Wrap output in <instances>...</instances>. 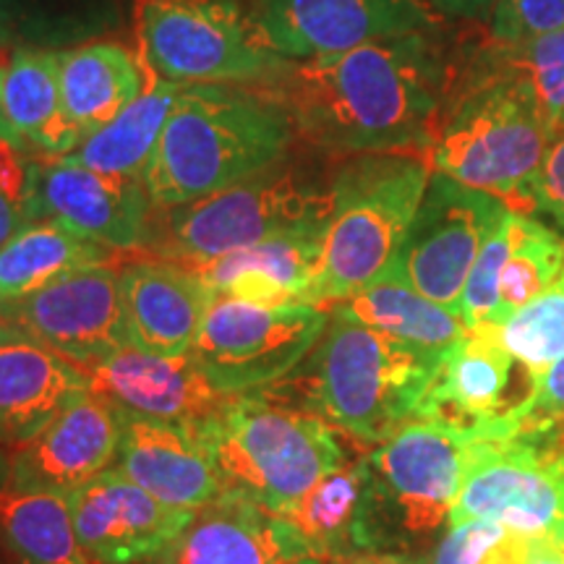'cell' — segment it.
<instances>
[{"label":"cell","mask_w":564,"mask_h":564,"mask_svg":"<svg viewBox=\"0 0 564 564\" xmlns=\"http://www.w3.org/2000/svg\"><path fill=\"white\" fill-rule=\"evenodd\" d=\"M474 447V429L413 415L366 455L377 552L411 549L447 525Z\"/></svg>","instance_id":"52a82bcc"},{"label":"cell","mask_w":564,"mask_h":564,"mask_svg":"<svg viewBox=\"0 0 564 564\" xmlns=\"http://www.w3.org/2000/svg\"><path fill=\"white\" fill-rule=\"evenodd\" d=\"M531 199L533 209L544 212L564 228V137L549 147L531 183Z\"/></svg>","instance_id":"ab89813d"},{"label":"cell","mask_w":564,"mask_h":564,"mask_svg":"<svg viewBox=\"0 0 564 564\" xmlns=\"http://www.w3.org/2000/svg\"><path fill=\"white\" fill-rule=\"evenodd\" d=\"M3 108L19 137L47 158H63L82 144L63 108L58 53H13L3 74Z\"/></svg>","instance_id":"4316f807"},{"label":"cell","mask_w":564,"mask_h":564,"mask_svg":"<svg viewBox=\"0 0 564 564\" xmlns=\"http://www.w3.org/2000/svg\"><path fill=\"white\" fill-rule=\"evenodd\" d=\"M512 215L514 212H507L497 228L491 230V236L486 238L481 251H478L474 270H470L468 280H465L460 299V319L468 329L491 324L494 312H497L499 274H502V267L507 262V253H510L512 241Z\"/></svg>","instance_id":"d590c367"},{"label":"cell","mask_w":564,"mask_h":564,"mask_svg":"<svg viewBox=\"0 0 564 564\" xmlns=\"http://www.w3.org/2000/svg\"><path fill=\"white\" fill-rule=\"evenodd\" d=\"M468 70L507 84L535 110L549 137H564V30L514 42L486 37Z\"/></svg>","instance_id":"484cf974"},{"label":"cell","mask_w":564,"mask_h":564,"mask_svg":"<svg viewBox=\"0 0 564 564\" xmlns=\"http://www.w3.org/2000/svg\"><path fill=\"white\" fill-rule=\"evenodd\" d=\"M272 84L295 131L324 152L340 158L421 152L432 158L457 74L440 37L419 32L295 61Z\"/></svg>","instance_id":"6da1fadb"},{"label":"cell","mask_w":564,"mask_h":564,"mask_svg":"<svg viewBox=\"0 0 564 564\" xmlns=\"http://www.w3.org/2000/svg\"><path fill=\"white\" fill-rule=\"evenodd\" d=\"M61 97L68 121L87 139L144 91L137 63L118 45H87L58 53Z\"/></svg>","instance_id":"83f0119b"},{"label":"cell","mask_w":564,"mask_h":564,"mask_svg":"<svg viewBox=\"0 0 564 564\" xmlns=\"http://www.w3.org/2000/svg\"><path fill=\"white\" fill-rule=\"evenodd\" d=\"M554 139L518 91L465 70L442 112L432 147L436 173L531 215V183Z\"/></svg>","instance_id":"8992f818"},{"label":"cell","mask_w":564,"mask_h":564,"mask_svg":"<svg viewBox=\"0 0 564 564\" xmlns=\"http://www.w3.org/2000/svg\"><path fill=\"white\" fill-rule=\"evenodd\" d=\"M116 251L58 223H26L0 246V303L24 299L63 274L112 264Z\"/></svg>","instance_id":"f546056e"},{"label":"cell","mask_w":564,"mask_h":564,"mask_svg":"<svg viewBox=\"0 0 564 564\" xmlns=\"http://www.w3.org/2000/svg\"><path fill=\"white\" fill-rule=\"evenodd\" d=\"M0 533L21 564H89L63 494L6 486L0 491Z\"/></svg>","instance_id":"1f68e13d"},{"label":"cell","mask_w":564,"mask_h":564,"mask_svg":"<svg viewBox=\"0 0 564 564\" xmlns=\"http://www.w3.org/2000/svg\"><path fill=\"white\" fill-rule=\"evenodd\" d=\"M429 6L442 17H455V19H489L497 0H426Z\"/></svg>","instance_id":"60d3db41"},{"label":"cell","mask_w":564,"mask_h":564,"mask_svg":"<svg viewBox=\"0 0 564 564\" xmlns=\"http://www.w3.org/2000/svg\"><path fill=\"white\" fill-rule=\"evenodd\" d=\"M89 390L76 364L0 319V447H21Z\"/></svg>","instance_id":"7402d4cb"},{"label":"cell","mask_w":564,"mask_h":564,"mask_svg":"<svg viewBox=\"0 0 564 564\" xmlns=\"http://www.w3.org/2000/svg\"><path fill=\"white\" fill-rule=\"evenodd\" d=\"M158 212L150 217L141 249L165 262L199 267L329 215V194L314 192L274 165L204 199Z\"/></svg>","instance_id":"ba28073f"},{"label":"cell","mask_w":564,"mask_h":564,"mask_svg":"<svg viewBox=\"0 0 564 564\" xmlns=\"http://www.w3.org/2000/svg\"><path fill=\"white\" fill-rule=\"evenodd\" d=\"M514 434L556 460L564 457V356L535 377L533 398L514 423Z\"/></svg>","instance_id":"8d00e7d4"},{"label":"cell","mask_w":564,"mask_h":564,"mask_svg":"<svg viewBox=\"0 0 564 564\" xmlns=\"http://www.w3.org/2000/svg\"><path fill=\"white\" fill-rule=\"evenodd\" d=\"M327 217L295 225L293 230L278 232L267 241L249 246L243 251L225 253L220 259H212L207 264L188 267L207 282L212 291H220L225 282L238 274H253L264 278L288 291L295 301L303 303V293L312 285L316 270L322 264L324 238H327Z\"/></svg>","instance_id":"4dcf8cb0"},{"label":"cell","mask_w":564,"mask_h":564,"mask_svg":"<svg viewBox=\"0 0 564 564\" xmlns=\"http://www.w3.org/2000/svg\"><path fill=\"white\" fill-rule=\"evenodd\" d=\"M335 564H419V562L411 560L408 554H398V552H366Z\"/></svg>","instance_id":"7bdbcfd3"},{"label":"cell","mask_w":564,"mask_h":564,"mask_svg":"<svg viewBox=\"0 0 564 564\" xmlns=\"http://www.w3.org/2000/svg\"><path fill=\"white\" fill-rule=\"evenodd\" d=\"M293 131L291 112L274 91L188 84L147 165L152 209L181 207L270 171L288 152Z\"/></svg>","instance_id":"7a4b0ae2"},{"label":"cell","mask_w":564,"mask_h":564,"mask_svg":"<svg viewBox=\"0 0 564 564\" xmlns=\"http://www.w3.org/2000/svg\"><path fill=\"white\" fill-rule=\"evenodd\" d=\"M436 17L426 0H259L251 24L274 55L308 61L434 32Z\"/></svg>","instance_id":"4fadbf2b"},{"label":"cell","mask_w":564,"mask_h":564,"mask_svg":"<svg viewBox=\"0 0 564 564\" xmlns=\"http://www.w3.org/2000/svg\"><path fill=\"white\" fill-rule=\"evenodd\" d=\"M440 364L442 356H429L390 335L329 314L319 343L299 369L288 373V384L278 382L267 390L274 398L291 394L288 403L319 415L335 432L366 447H379L421 413Z\"/></svg>","instance_id":"3957f363"},{"label":"cell","mask_w":564,"mask_h":564,"mask_svg":"<svg viewBox=\"0 0 564 564\" xmlns=\"http://www.w3.org/2000/svg\"><path fill=\"white\" fill-rule=\"evenodd\" d=\"M82 371L89 392L105 400L121 419L204 429L232 400L207 382L192 352L165 358L123 345Z\"/></svg>","instance_id":"e0dca14e"},{"label":"cell","mask_w":564,"mask_h":564,"mask_svg":"<svg viewBox=\"0 0 564 564\" xmlns=\"http://www.w3.org/2000/svg\"><path fill=\"white\" fill-rule=\"evenodd\" d=\"M327 324V308L312 303L259 306L215 293L192 358L217 392L238 398L267 390L299 369Z\"/></svg>","instance_id":"9c48e42d"},{"label":"cell","mask_w":564,"mask_h":564,"mask_svg":"<svg viewBox=\"0 0 564 564\" xmlns=\"http://www.w3.org/2000/svg\"><path fill=\"white\" fill-rule=\"evenodd\" d=\"M181 89L183 84L154 82L110 123L82 139L74 152L63 154V160L95 173L144 181L147 165H150L154 147H158Z\"/></svg>","instance_id":"f1b7e54d"},{"label":"cell","mask_w":564,"mask_h":564,"mask_svg":"<svg viewBox=\"0 0 564 564\" xmlns=\"http://www.w3.org/2000/svg\"><path fill=\"white\" fill-rule=\"evenodd\" d=\"M523 564H564V539H528Z\"/></svg>","instance_id":"b9f144b4"},{"label":"cell","mask_w":564,"mask_h":564,"mask_svg":"<svg viewBox=\"0 0 564 564\" xmlns=\"http://www.w3.org/2000/svg\"><path fill=\"white\" fill-rule=\"evenodd\" d=\"M74 531L89 564H158L194 512L160 502L108 468L68 497Z\"/></svg>","instance_id":"2e32d148"},{"label":"cell","mask_w":564,"mask_h":564,"mask_svg":"<svg viewBox=\"0 0 564 564\" xmlns=\"http://www.w3.org/2000/svg\"><path fill=\"white\" fill-rule=\"evenodd\" d=\"M0 319L17 324L79 369L129 345L121 272L110 264L84 267L24 299L0 303Z\"/></svg>","instance_id":"9a60e30c"},{"label":"cell","mask_w":564,"mask_h":564,"mask_svg":"<svg viewBox=\"0 0 564 564\" xmlns=\"http://www.w3.org/2000/svg\"><path fill=\"white\" fill-rule=\"evenodd\" d=\"M24 212L30 223H58L112 251H131L144 243L152 202L141 178H118L51 158L26 165Z\"/></svg>","instance_id":"5bb4252c"},{"label":"cell","mask_w":564,"mask_h":564,"mask_svg":"<svg viewBox=\"0 0 564 564\" xmlns=\"http://www.w3.org/2000/svg\"><path fill=\"white\" fill-rule=\"evenodd\" d=\"M126 343L154 356H188L215 291L199 274L165 259L121 267Z\"/></svg>","instance_id":"44dd1931"},{"label":"cell","mask_w":564,"mask_h":564,"mask_svg":"<svg viewBox=\"0 0 564 564\" xmlns=\"http://www.w3.org/2000/svg\"><path fill=\"white\" fill-rule=\"evenodd\" d=\"M282 520L299 533L306 554L324 564L377 552L366 457L329 470Z\"/></svg>","instance_id":"cb8c5ba5"},{"label":"cell","mask_w":564,"mask_h":564,"mask_svg":"<svg viewBox=\"0 0 564 564\" xmlns=\"http://www.w3.org/2000/svg\"><path fill=\"white\" fill-rule=\"evenodd\" d=\"M141 42L152 68L183 87L267 82L288 66L228 0H147Z\"/></svg>","instance_id":"30bf717a"},{"label":"cell","mask_w":564,"mask_h":564,"mask_svg":"<svg viewBox=\"0 0 564 564\" xmlns=\"http://www.w3.org/2000/svg\"><path fill=\"white\" fill-rule=\"evenodd\" d=\"M494 520L528 539H564V468L520 434H484L474 447L447 525Z\"/></svg>","instance_id":"8fae6325"},{"label":"cell","mask_w":564,"mask_h":564,"mask_svg":"<svg viewBox=\"0 0 564 564\" xmlns=\"http://www.w3.org/2000/svg\"><path fill=\"white\" fill-rule=\"evenodd\" d=\"M497 329L507 352L539 377L564 356V272Z\"/></svg>","instance_id":"836d02e7"},{"label":"cell","mask_w":564,"mask_h":564,"mask_svg":"<svg viewBox=\"0 0 564 564\" xmlns=\"http://www.w3.org/2000/svg\"><path fill=\"white\" fill-rule=\"evenodd\" d=\"M528 535L494 520H465L447 525L432 564H523Z\"/></svg>","instance_id":"e575fe53"},{"label":"cell","mask_w":564,"mask_h":564,"mask_svg":"<svg viewBox=\"0 0 564 564\" xmlns=\"http://www.w3.org/2000/svg\"><path fill=\"white\" fill-rule=\"evenodd\" d=\"M299 533L236 491L194 512L192 523L158 564H293L303 560Z\"/></svg>","instance_id":"603a6c76"},{"label":"cell","mask_w":564,"mask_h":564,"mask_svg":"<svg viewBox=\"0 0 564 564\" xmlns=\"http://www.w3.org/2000/svg\"><path fill=\"white\" fill-rule=\"evenodd\" d=\"M327 312L413 345L429 356H444L468 333L460 314L415 291L394 264Z\"/></svg>","instance_id":"d4e9b609"},{"label":"cell","mask_w":564,"mask_h":564,"mask_svg":"<svg viewBox=\"0 0 564 564\" xmlns=\"http://www.w3.org/2000/svg\"><path fill=\"white\" fill-rule=\"evenodd\" d=\"M293 564H324V562H319V560H314V556H303V560H299V562H293Z\"/></svg>","instance_id":"f6af8a7d"},{"label":"cell","mask_w":564,"mask_h":564,"mask_svg":"<svg viewBox=\"0 0 564 564\" xmlns=\"http://www.w3.org/2000/svg\"><path fill=\"white\" fill-rule=\"evenodd\" d=\"M533 390L535 373L514 361L497 329L484 324L468 329L463 340L444 352L419 415H442L468 429L499 421L514 426Z\"/></svg>","instance_id":"ac0fdd59"},{"label":"cell","mask_w":564,"mask_h":564,"mask_svg":"<svg viewBox=\"0 0 564 564\" xmlns=\"http://www.w3.org/2000/svg\"><path fill=\"white\" fill-rule=\"evenodd\" d=\"M121 434V415L84 390L34 440L13 449L9 489L70 497L112 468Z\"/></svg>","instance_id":"d6986e66"},{"label":"cell","mask_w":564,"mask_h":564,"mask_svg":"<svg viewBox=\"0 0 564 564\" xmlns=\"http://www.w3.org/2000/svg\"><path fill=\"white\" fill-rule=\"evenodd\" d=\"M204 434L225 491L241 494L278 518L329 470L348 463L340 432L267 390L232 398Z\"/></svg>","instance_id":"5b68a950"},{"label":"cell","mask_w":564,"mask_h":564,"mask_svg":"<svg viewBox=\"0 0 564 564\" xmlns=\"http://www.w3.org/2000/svg\"><path fill=\"white\" fill-rule=\"evenodd\" d=\"M434 165L421 152L345 158L329 188L322 264L303 303L329 308L361 291L394 262Z\"/></svg>","instance_id":"277c9868"},{"label":"cell","mask_w":564,"mask_h":564,"mask_svg":"<svg viewBox=\"0 0 564 564\" xmlns=\"http://www.w3.org/2000/svg\"><path fill=\"white\" fill-rule=\"evenodd\" d=\"M3 74H6V68H0V144H9V147H17V150H21L26 141L19 137L17 129H13L9 116H6V108H3Z\"/></svg>","instance_id":"ee69618b"},{"label":"cell","mask_w":564,"mask_h":564,"mask_svg":"<svg viewBox=\"0 0 564 564\" xmlns=\"http://www.w3.org/2000/svg\"><path fill=\"white\" fill-rule=\"evenodd\" d=\"M564 272V238L531 215H512V241L499 274V303L489 327L502 324Z\"/></svg>","instance_id":"d6a6232c"},{"label":"cell","mask_w":564,"mask_h":564,"mask_svg":"<svg viewBox=\"0 0 564 564\" xmlns=\"http://www.w3.org/2000/svg\"><path fill=\"white\" fill-rule=\"evenodd\" d=\"M507 209L497 196L436 173L429 181L394 270L415 291L460 314L465 280Z\"/></svg>","instance_id":"7c38bea8"},{"label":"cell","mask_w":564,"mask_h":564,"mask_svg":"<svg viewBox=\"0 0 564 564\" xmlns=\"http://www.w3.org/2000/svg\"><path fill=\"white\" fill-rule=\"evenodd\" d=\"M112 468L181 510H202L225 491L204 429L123 419Z\"/></svg>","instance_id":"ffe728a7"},{"label":"cell","mask_w":564,"mask_h":564,"mask_svg":"<svg viewBox=\"0 0 564 564\" xmlns=\"http://www.w3.org/2000/svg\"><path fill=\"white\" fill-rule=\"evenodd\" d=\"M564 30V0H497L489 37L514 42Z\"/></svg>","instance_id":"74e56055"},{"label":"cell","mask_w":564,"mask_h":564,"mask_svg":"<svg viewBox=\"0 0 564 564\" xmlns=\"http://www.w3.org/2000/svg\"><path fill=\"white\" fill-rule=\"evenodd\" d=\"M17 147L0 144V246L11 241L17 232L24 228L26 212H24V178H26V165H19L13 160Z\"/></svg>","instance_id":"f35d334b"}]
</instances>
